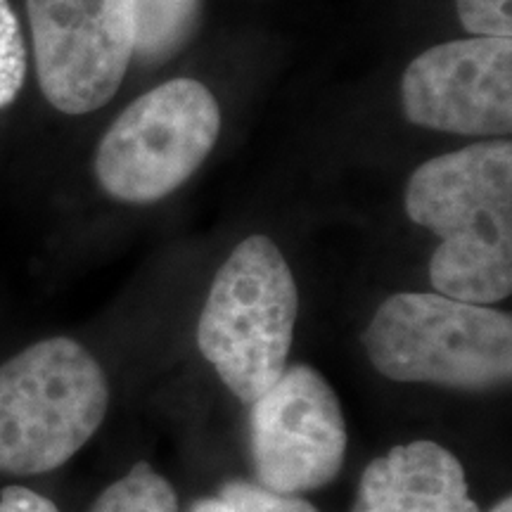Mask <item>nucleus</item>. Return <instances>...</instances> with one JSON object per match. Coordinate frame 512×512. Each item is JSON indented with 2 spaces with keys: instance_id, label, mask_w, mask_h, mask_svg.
<instances>
[{
  "instance_id": "nucleus-1",
  "label": "nucleus",
  "mask_w": 512,
  "mask_h": 512,
  "mask_svg": "<svg viewBox=\"0 0 512 512\" xmlns=\"http://www.w3.org/2000/svg\"><path fill=\"white\" fill-rule=\"evenodd\" d=\"M406 214L437 235V294L496 304L512 292V145L477 143L425 162L406 185Z\"/></svg>"
},
{
  "instance_id": "nucleus-2",
  "label": "nucleus",
  "mask_w": 512,
  "mask_h": 512,
  "mask_svg": "<svg viewBox=\"0 0 512 512\" xmlns=\"http://www.w3.org/2000/svg\"><path fill=\"white\" fill-rule=\"evenodd\" d=\"M110 408L105 370L83 344L50 337L0 366V475H43L74 458Z\"/></svg>"
},
{
  "instance_id": "nucleus-3",
  "label": "nucleus",
  "mask_w": 512,
  "mask_h": 512,
  "mask_svg": "<svg viewBox=\"0 0 512 512\" xmlns=\"http://www.w3.org/2000/svg\"><path fill=\"white\" fill-rule=\"evenodd\" d=\"M377 373L394 382L489 392L512 377V318L432 292L384 299L363 332Z\"/></svg>"
},
{
  "instance_id": "nucleus-4",
  "label": "nucleus",
  "mask_w": 512,
  "mask_h": 512,
  "mask_svg": "<svg viewBox=\"0 0 512 512\" xmlns=\"http://www.w3.org/2000/svg\"><path fill=\"white\" fill-rule=\"evenodd\" d=\"M297 311V283L278 245L266 235L242 240L197 323V347L240 401L259 399L285 373Z\"/></svg>"
},
{
  "instance_id": "nucleus-5",
  "label": "nucleus",
  "mask_w": 512,
  "mask_h": 512,
  "mask_svg": "<svg viewBox=\"0 0 512 512\" xmlns=\"http://www.w3.org/2000/svg\"><path fill=\"white\" fill-rule=\"evenodd\" d=\"M219 133V102L204 83L166 81L133 100L107 128L95 176L114 200L157 202L200 169Z\"/></svg>"
},
{
  "instance_id": "nucleus-6",
  "label": "nucleus",
  "mask_w": 512,
  "mask_h": 512,
  "mask_svg": "<svg viewBox=\"0 0 512 512\" xmlns=\"http://www.w3.org/2000/svg\"><path fill=\"white\" fill-rule=\"evenodd\" d=\"M249 406L256 484L299 496L335 482L347 458V418L335 389L316 368L287 366Z\"/></svg>"
},
{
  "instance_id": "nucleus-7",
  "label": "nucleus",
  "mask_w": 512,
  "mask_h": 512,
  "mask_svg": "<svg viewBox=\"0 0 512 512\" xmlns=\"http://www.w3.org/2000/svg\"><path fill=\"white\" fill-rule=\"evenodd\" d=\"M27 12L50 105L67 114L105 107L136 55L131 0H27Z\"/></svg>"
},
{
  "instance_id": "nucleus-8",
  "label": "nucleus",
  "mask_w": 512,
  "mask_h": 512,
  "mask_svg": "<svg viewBox=\"0 0 512 512\" xmlns=\"http://www.w3.org/2000/svg\"><path fill=\"white\" fill-rule=\"evenodd\" d=\"M401 102L418 126L456 136H508L512 38L472 36L425 50L403 74Z\"/></svg>"
},
{
  "instance_id": "nucleus-9",
  "label": "nucleus",
  "mask_w": 512,
  "mask_h": 512,
  "mask_svg": "<svg viewBox=\"0 0 512 512\" xmlns=\"http://www.w3.org/2000/svg\"><path fill=\"white\" fill-rule=\"evenodd\" d=\"M351 512H482L465 467L437 441L418 439L370 460Z\"/></svg>"
},
{
  "instance_id": "nucleus-10",
  "label": "nucleus",
  "mask_w": 512,
  "mask_h": 512,
  "mask_svg": "<svg viewBox=\"0 0 512 512\" xmlns=\"http://www.w3.org/2000/svg\"><path fill=\"white\" fill-rule=\"evenodd\" d=\"M136 17V60L162 64L192 41L202 15V0H131Z\"/></svg>"
},
{
  "instance_id": "nucleus-11",
  "label": "nucleus",
  "mask_w": 512,
  "mask_h": 512,
  "mask_svg": "<svg viewBox=\"0 0 512 512\" xmlns=\"http://www.w3.org/2000/svg\"><path fill=\"white\" fill-rule=\"evenodd\" d=\"M88 512H178V498L169 479L140 460L107 486Z\"/></svg>"
},
{
  "instance_id": "nucleus-12",
  "label": "nucleus",
  "mask_w": 512,
  "mask_h": 512,
  "mask_svg": "<svg viewBox=\"0 0 512 512\" xmlns=\"http://www.w3.org/2000/svg\"><path fill=\"white\" fill-rule=\"evenodd\" d=\"M27 79V50L22 29L8 0H0V110L22 91Z\"/></svg>"
},
{
  "instance_id": "nucleus-13",
  "label": "nucleus",
  "mask_w": 512,
  "mask_h": 512,
  "mask_svg": "<svg viewBox=\"0 0 512 512\" xmlns=\"http://www.w3.org/2000/svg\"><path fill=\"white\" fill-rule=\"evenodd\" d=\"M219 496L226 498L235 512H320L302 496L275 494V491H268L256 482H245V479L226 482L221 486Z\"/></svg>"
},
{
  "instance_id": "nucleus-14",
  "label": "nucleus",
  "mask_w": 512,
  "mask_h": 512,
  "mask_svg": "<svg viewBox=\"0 0 512 512\" xmlns=\"http://www.w3.org/2000/svg\"><path fill=\"white\" fill-rule=\"evenodd\" d=\"M456 8L470 34L512 38V0H456Z\"/></svg>"
},
{
  "instance_id": "nucleus-15",
  "label": "nucleus",
  "mask_w": 512,
  "mask_h": 512,
  "mask_svg": "<svg viewBox=\"0 0 512 512\" xmlns=\"http://www.w3.org/2000/svg\"><path fill=\"white\" fill-rule=\"evenodd\" d=\"M0 512H60L50 498L36 494L27 486H5L0 491Z\"/></svg>"
},
{
  "instance_id": "nucleus-16",
  "label": "nucleus",
  "mask_w": 512,
  "mask_h": 512,
  "mask_svg": "<svg viewBox=\"0 0 512 512\" xmlns=\"http://www.w3.org/2000/svg\"><path fill=\"white\" fill-rule=\"evenodd\" d=\"M188 512H235V510H233V505L226 501V498L207 496V498H200V501L192 503Z\"/></svg>"
},
{
  "instance_id": "nucleus-17",
  "label": "nucleus",
  "mask_w": 512,
  "mask_h": 512,
  "mask_svg": "<svg viewBox=\"0 0 512 512\" xmlns=\"http://www.w3.org/2000/svg\"><path fill=\"white\" fill-rule=\"evenodd\" d=\"M491 512H512V498L505 496L503 501H498Z\"/></svg>"
}]
</instances>
